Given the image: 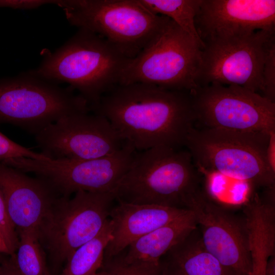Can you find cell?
<instances>
[{
  "label": "cell",
  "instance_id": "3957f363",
  "mask_svg": "<svg viewBox=\"0 0 275 275\" xmlns=\"http://www.w3.org/2000/svg\"><path fill=\"white\" fill-rule=\"evenodd\" d=\"M203 178L186 148L157 146L136 153L113 193L118 202L185 208Z\"/></svg>",
  "mask_w": 275,
  "mask_h": 275
},
{
  "label": "cell",
  "instance_id": "52a82bcc",
  "mask_svg": "<svg viewBox=\"0 0 275 275\" xmlns=\"http://www.w3.org/2000/svg\"><path fill=\"white\" fill-rule=\"evenodd\" d=\"M90 112L88 102L70 87L64 88L33 70L0 79V123L36 134L63 117Z\"/></svg>",
  "mask_w": 275,
  "mask_h": 275
},
{
  "label": "cell",
  "instance_id": "ba28073f",
  "mask_svg": "<svg viewBox=\"0 0 275 275\" xmlns=\"http://www.w3.org/2000/svg\"><path fill=\"white\" fill-rule=\"evenodd\" d=\"M61 196L42 226L38 237L54 263H65L78 248L97 236L109 218L113 193L78 191Z\"/></svg>",
  "mask_w": 275,
  "mask_h": 275
},
{
  "label": "cell",
  "instance_id": "7c38bea8",
  "mask_svg": "<svg viewBox=\"0 0 275 275\" xmlns=\"http://www.w3.org/2000/svg\"><path fill=\"white\" fill-rule=\"evenodd\" d=\"M184 208L193 214L205 249L228 275H251L252 262L243 216L217 203L203 188L191 196Z\"/></svg>",
  "mask_w": 275,
  "mask_h": 275
},
{
  "label": "cell",
  "instance_id": "2e32d148",
  "mask_svg": "<svg viewBox=\"0 0 275 275\" xmlns=\"http://www.w3.org/2000/svg\"><path fill=\"white\" fill-rule=\"evenodd\" d=\"M188 211L185 208L118 202L109 213L112 238L105 250L103 259L120 254L139 238L176 220Z\"/></svg>",
  "mask_w": 275,
  "mask_h": 275
},
{
  "label": "cell",
  "instance_id": "603a6c76",
  "mask_svg": "<svg viewBox=\"0 0 275 275\" xmlns=\"http://www.w3.org/2000/svg\"><path fill=\"white\" fill-rule=\"evenodd\" d=\"M95 275H162L159 262H125L121 253L103 259Z\"/></svg>",
  "mask_w": 275,
  "mask_h": 275
},
{
  "label": "cell",
  "instance_id": "4dcf8cb0",
  "mask_svg": "<svg viewBox=\"0 0 275 275\" xmlns=\"http://www.w3.org/2000/svg\"><path fill=\"white\" fill-rule=\"evenodd\" d=\"M0 253L10 255L9 250L0 234Z\"/></svg>",
  "mask_w": 275,
  "mask_h": 275
},
{
  "label": "cell",
  "instance_id": "8fae6325",
  "mask_svg": "<svg viewBox=\"0 0 275 275\" xmlns=\"http://www.w3.org/2000/svg\"><path fill=\"white\" fill-rule=\"evenodd\" d=\"M274 42L275 33L260 30L205 44L198 86L234 85L259 93L266 55Z\"/></svg>",
  "mask_w": 275,
  "mask_h": 275
},
{
  "label": "cell",
  "instance_id": "f546056e",
  "mask_svg": "<svg viewBox=\"0 0 275 275\" xmlns=\"http://www.w3.org/2000/svg\"><path fill=\"white\" fill-rule=\"evenodd\" d=\"M264 275H275V256L270 257L268 260Z\"/></svg>",
  "mask_w": 275,
  "mask_h": 275
},
{
  "label": "cell",
  "instance_id": "cb8c5ba5",
  "mask_svg": "<svg viewBox=\"0 0 275 275\" xmlns=\"http://www.w3.org/2000/svg\"><path fill=\"white\" fill-rule=\"evenodd\" d=\"M18 158H26L40 160L51 159L42 153L34 152L8 138L0 131V162Z\"/></svg>",
  "mask_w": 275,
  "mask_h": 275
},
{
  "label": "cell",
  "instance_id": "83f0119b",
  "mask_svg": "<svg viewBox=\"0 0 275 275\" xmlns=\"http://www.w3.org/2000/svg\"><path fill=\"white\" fill-rule=\"evenodd\" d=\"M266 156L270 168L275 172V132L270 134Z\"/></svg>",
  "mask_w": 275,
  "mask_h": 275
},
{
  "label": "cell",
  "instance_id": "7402d4cb",
  "mask_svg": "<svg viewBox=\"0 0 275 275\" xmlns=\"http://www.w3.org/2000/svg\"><path fill=\"white\" fill-rule=\"evenodd\" d=\"M17 235V246L10 259L18 274L51 275L38 235L32 232H21Z\"/></svg>",
  "mask_w": 275,
  "mask_h": 275
},
{
  "label": "cell",
  "instance_id": "9c48e42d",
  "mask_svg": "<svg viewBox=\"0 0 275 275\" xmlns=\"http://www.w3.org/2000/svg\"><path fill=\"white\" fill-rule=\"evenodd\" d=\"M137 151L128 143L118 151L101 158L76 160L11 159L6 165L32 173L47 182L59 194L69 197L78 191L113 193L129 170Z\"/></svg>",
  "mask_w": 275,
  "mask_h": 275
},
{
  "label": "cell",
  "instance_id": "7a4b0ae2",
  "mask_svg": "<svg viewBox=\"0 0 275 275\" xmlns=\"http://www.w3.org/2000/svg\"><path fill=\"white\" fill-rule=\"evenodd\" d=\"M129 59L103 37L79 28L56 51L46 52L33 71L50 81L68 84L91 106L119 84Z\"/></svg>",
  "mask_w": 275,
  "mask_h": 275
},
{
  "label": "cell",
  "instance_id": "9a60e30c",
  "mask_svg": "<svg viewBox=\"0 0 275 275\" xmlns=\"http://www.w3.org/2000/svg\"><path fill=\"white\" fill-rule=\"evenodd\" d=\"M0 191L17 234L39 232L59 194L45 180L0 162Z\"/></svg>",
  "mask_w": 275,
  "mask_h": 275
},
{
  "label": "cell",
  "instance_id": "277c9868",
  "mask_svg": "<svg viewBox=\"0 0 275 275\" xmlns=\"http://www.w3.org/2000/svg\"><path fill=\"white\" fill-rule=\"evenodd\" d=\"M270 134L195 126L185 148L199 171L266 188L275 185V172L266 156Z\"/></svg>",
  "mask_w": 275,
  "mask_h": 275
},
{
  "label": "cell",
  "instance_id": "d6986e66",
  "mask_svg": "<svg viewBox=\"0 0 275 275\" xmlns=\"http://www.w3.org/2000/svg\"><path fill=\"white\" fill-rule=\"evenodd\" d=\"M197 227L194 216L188 210L176 220L131 243L125 252L121 253L122 258L128 263L159 262L168 251Z\"/></svg>",
  "mask_w": 275,
  "mask_h": 275
},
{
  "label": "cell",
  "instance_id": "ac0fdd59",
  "mask_svg": "<svg viewBox=\"0 0 275 275\" xmlns=\"http://www.w3.org/2000/svg\"><path fill=\"white\" fill-rule=\"evenodd\" d=\"M162 275H228L204 246L197 227L160 259Z\"/></svg>",
  "mask_w": 275,
  "mask_h": 275
},
{
  "label": "cell",
  "instance_id": "4316f807",
  "mask_svg": "<svg viewBox=\"0 0 275 275\" xmlns=\"http://www.w3.org/2000/svg\"><path fill=\"white\" fill-rule=\"evenodd\" d=\"M57 1L46 0H0V8L14 9H34L46 4H56Z\"/></svg>",
  "mask_w": 275,
  "mask_h": 275
},
{
  "label": "cell",
  "instance_id": "d4e9b609",
  "mask_svg": "<svg viewBox=\"0 0 275 275\" xmlns=\"http://www.w3.org/2000/svg\"><path fill=\"white\" fill-rule=\"evenodd\" d=\"M261 95L275 103V42L269 47L262 71Z\"/></svg>",
  "mask_w": 275,
  "mask_h": 275
},
{
  "label": "cell",
  "instance_id": "30bf717a",
  "mask_svg": "<svg viewBox=\"0 0 275 275\" xmlns=\"http://www.w3.org/2000/svg\"><path fill=\"white\" fill-rule=\"evenodd\" d=\"M190 93L198 127L275 132V103L260 93L216 84L198 87Z\"/></svg>",
  "mask_w": 275,
  "mask_h": 275
},
{
  "label": "cell",
  "instance_id": "484cf974",
  "mask_svg": "<svg viewBox=\"0 0 275 275\" xmlns=\"http://www.w3.org/2000/svg\"><path fill=\"white\" fill-rule=\"evenodd\" d=\"M0 234L9 250L10 256L13 255L17 246L18 237L14 227L8 216L4 199L1 191Z\"/></svg>",
  "mask_w": 275,
  "mask_h": 275
},
{
  "label": "cell",
  "instance_id": "44dd1931",
  "mask_svg": "<svg viewBox=\"0 0 275 275\" xmlns=\"http://www.w3.org/2000/svg\"><path fill=\"white\" fill-rule=\"evenodd\" d=\"M153 14L164 16L187 33L203 48L205 44L197 32L195 19L202 0H140Z\"/></svg>",
  "mask_w": 275,
  "mask_h": 275
},
{
  "label": "cell",
  "instance_id": "5b68a950",
  "mask_svg": "<svg viewBox=\"0 0 275 275\" xmlns=\"http://www.w3.org/2000/svg\"><path fill=\"white\" fill-rule=\"evenodd\" d=\"M203 47L169 18L122 72L119 84L142 82L164 89L191 91L199 86Z\"/></svg>",
  "mask_w": 275,
  "mask_h": 275
},
{
  "label": "cell",
  "instance_id": "ffe728a7",
  "mask_svg": "<svg viewBox=\"0 0 275 275\" xmlns=\"http://www.w3.org/2000/svg\"><path fill=\"white\" fill-rule=\"evenodd\" d=\"M112 238V226L108 219L97 236L70 255L59 275H95L102 266L105 250Z\"/></svg>",
  "mask_w": 275,
  "mask_h": 275
},
{
  "label": "cell",
  "instance_id": "8992f818",
  "mask_svg": "<svg viewBox=\"0 0 275 275\" xmlns=\"http://www.w3.org/2000/svg\"><path fill=\"white\" fill-rule=\"evenodd\" d=\"M69 23L97 34L132 59L169 18L153 14L140 0L57 1Z\"/></svg>",
  "mask_w": 275,
  "mask_h": 275
},
{
  "label": "cell",
  "instance_id": "f1b7e54d",
  "mask_svg": "<svg viewBox=\"0 0 275 275\" xmlns=\"http://www.w3.org/2000/svg\"><path fill=\"white\" fill-rule=\"evenodd\" d=\"M0 275H19L15 269L10 259L0 264Z\"/></svg>",
  "mask_w": 275,
  "mask_h": 275
},
{
  "label": "cell",
  "instance_id": "e0dca14e",
  "mask_svg": "<svg viewBox=\"0 0 275 275\" xmlns=\"http://www.w3.org/2000/svg\"><path fill=\"white\" fill-rule=\"evenodd\" d=\"M275 186L255 195L243 209L252 262L251 275H264L267 262L275 256Z\"/></svg>",
  "mask_w": 275,
  "mask_h": 275
},
{
  "label": "cell",
  "instance_id": "5bb4252c",
  "mask_svg": "<svg viewBox=\"0 0 275 275\" xmlns=\"http://www.w3.org/2000/svg\"><path fill=\"white\" fill-rule=\"evenodd\" d=\"M195 22L204 44L260 30L275 33V1L202 0Z\"/></svg>",
  "mask_w": 275,
  "mask_h": 275
},
{
  "label": "cell",
  "instance_id": "6da1fadb",
  "mask_svg": "<svg viewBox=\"0 0 275 275\" xmlns=\"http://www.w3.org/2000/svg\"><path fill=\"white\" fill-rule=\"evenodd\" d=\"M90 109L105 117L137 152L185 147L196 123L190 91L142 82L116 85Z\"/></svg>",
  "mask_w": 275,
  "mask_h": 275
},
{
  "label": "cell",
  "instance_id": "4fadbf2b",
  "mask_svg": "<svg viewBox=\"0 0 275 275\" xmlns=\"http://www.w3.org/2000/svg\"><path fill=\"white\" fill-rule=\"evenodd\" d=\"M35 140L51 159L76 160L107 156L126 144L105 117L90 112L62 117L35 134Z\"/></svg>",
  "mask_w": 275,
  "mask_h": 275
}]
</instances>
